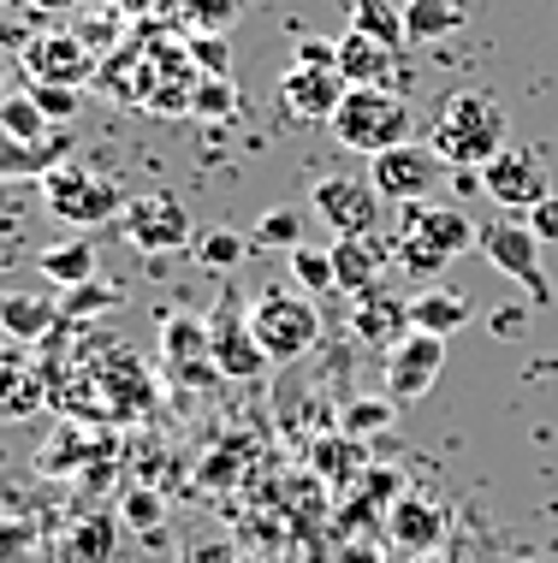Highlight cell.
I'll list each match as a JSON object with an SVG mask.
<instances>
[{
    "instance_id": "7c38bea8",
    "label": "cell",
    "mask_w": 558,
    "mask_h": 563,
    "mask_svg": "<svg viewBox=\"0 0 558 563\" xmlns=\"http://www.w3.org/2000/svg\"><path fill=\"white\" fill-rule=\"evenodd\" d=\"M161 362H167V374L178 386H215L220 362H215L208 321H196V314H167V327H161Z\"/></svg>"
},
{
    "instance_id": "484cf974",
    "label": "cell",
    "mask_w": 558,
    "mask_h": 563,
    "mask_svg": "<svg viewBox=\"0 0 558 563\" xmlns=\"http://www.w3.org/2000/svg\"><path fill=\"white\" fill-rule=\"evenodd\" d=\"M190 250H196V262H203V267H215V273H232L238 262H244L250 238H244V232H232V225H203Z\"/></svg>"
},
{
    "instance_id": "8fae6325",
    "label": "cell",
    "mask_w": 558,
    "mask_h": 563,
    "mask_svg": "<svg viewBox=\"0 0 558 563\" xmlns=\"http://www.w3.org/2000/svg\"><path fill=\"white\" fill-rule=\"evenodd\" d=\"M208 339H215V362H220V379H255L267 368V350L250 327V309H238V297L226 291L208 314Z\"/></svg>"
},
{
    "instance_id": "ab89813d",
    "label": "cell",
    "mask_w": 558,
    "mask_h": 563,
    "mask_svg": "<svg viewBox=\"0 0 558 563\" xmlns=\"http://www.w3.org/2000/svg\"><path fill=\"white\" fill-rule=\"evenodd\" d=\"M0 7H12V0H0Z\"/></svg>"
},
{
    "instance_id": "277c9868",
    "label": "cell",
    "mask_w": 558,
    "mask_h": 563,
    "mask_svg": "<svg viewBox=\"0 0 558 563\" xmlns=\"http://www.w3.org/2000/svg\"><path fill=\"white\" fill-rule=\"evenodd\" d=\"M475 250L488 255V262L500 267L517 291H529L540 309L552 302V279H547V267H540V238H535L529 214H493V220H481Z\"/></svg>"
},
{
    "instance_id": "74e56055",
    "label": "cell",
    "mask_w": 558,
    "mask_h": 563,
    "mask_svg": "<svg viewBox=\"0 0 558 563\" xmlns=\"http://www.w3.org/2000/svg\"><path fill=\"white\" fill-rule=\"evenodd\" d=\"M0 101H7V59H0Z\"/></svg>"
},
{
    "instance_id": "2e32d148",
    "label": "cell",
    "mask_w": 558,
    "mask_h": 563,
    "mask_svg": "<svg viewBox=\"0 0 558 563\" xmlns=\"http://www.w3.org/2000/svg\"><path fill=\"white\" fill-rule=\"evenodd\" d=\"M333 48H339V78L351 84V89H357V84L392 89V78H398V48H386V42L363 36V30L344 24L339 36H333Z\"/></svg>"
},
{
    "instance_id": "5bb4252c",
    "label": "cell",
    "mask_w": 558,
    "mask_h": 563,
    "mask_svg": "<svg viewBox=\"0 0 558 563\" xmlns=\"http://www.w3.org/2000/svg\"><path fill=\"white\" fill-rule=\"evenodd\" d=\"M24 71L30 84H89L96 78V48L78 36V30H54V36H36L24 48Z\"/></svg>"
},
{
    "instance_id": "603a6c76",
    "label": "cell",
    "mask_w": 558,
    "mask_h": 563,
    "mask_svg": "<svg viewBox=\"0 0 558 563\" xmlns=\"http://www.w3.org/2000/svg\"><path fill=\"white\" fill-rule=\"evenodd\" d=\"M357 339H386V332H411V302H398L392 291H381V285H374V291H363L357 297Z\"/></svg>"
},
{
    "instance_id": "ffe728a7",
    "label": "cell",
    "mask_w": 558,
    "mask_h": 563,
    "mask_svg": "<svg viewBox=\"0 0 558 563\" xmlns=\"http://www.w3.org/2000/svg\"><path fill=\"white\" fill-rule=\"evenodd\" d=\"M54 321H66V309H59L54 297H36V291H7V297H0V327H7L19 344L48 339Z\"/></svg>"
},
{
    "instance_id": "8992f818",
    "label": "cell",
    "mask_w": 558,
    "mask_h": 563,
    "mask_svg": "<svg viewBox=\"0 0 558 563\" xmlns=\"http://www.w3.org/2000/svg\"><path fill=\"white\" fill-rule=\"evenodd\" d=\"M119 232L138 243L143 255H173V250H190L196 243V220L185 214L178 196L155 190V196H131L125 214H119Z\"/></svg>"
},
{
    "instance_id": "f1b7e54d",
    "label": "cell",
    "mask_w": 558,
    "mask_h": 563,
    "mask_svg": "<svg viewBox=\"0 0 558 563\" xmlns=\"http://www.w3.org/2000/svg\"><path fill=\"white\" fill-rule=\"evenodd\" d=\"M185 54H190L196 78H226V71H232V48H226V36H220V30H196Z\"/></svg>"
},
{
    "instance_id": "d4e9b609",
    "label": "cell",
    "mask_w": 558,
    "mask_h": 563,
    "mask_svg": "<svg viewBox=\"0 0 558 563\" xmlns=\"http://www.w3.org/2000/svg\"><path fill=\"white\" fill-rule=\"evenodd\" d=\"M351 30H363V36L386 42V48H404V12L392 7V0H351Z\"/></svg>"
},
{
    "instance_id": "8d00e7d4",
    "label": "cell",
    "mask_w": 558,
    "mask_h": 563,
    "mask_svg": "<svg viewBox=\"0 0 558 563\" xmlns=\"http://www.w3.org/2000/svg\"><path fill=\"white\" fill-rule=\"evenodd\" d=\"M12 344H19V339H12L7 327H0V368H12Z\"/></svg>"
},
{
    "instance_id": "30bf717a",
    "label": "cell",
    "mask_w": 558,
    "mask_h": 563,
    "mask_svg": "<svg viewBox=\"0 0 558 563\" xmlns=\"http://www.w3.org/2000/svg\"><path fill=\"white\" fill-rule=\"evenodd\" d=\"M440 368H446V339H434V332H404V339L386 350V398L392 404H422L440 386Z\"/></svg>"
},
{
    "instance_id": "cb8c5ba5",
    "label": "cell",
    "mask_w": 558,
    "mask_h": 563,
    "mask_svg": "<svg viewBox=\"0 0 558 563\" xmlns=\"http://www.w3.org/2000/svg\"><path fill=\"white\" fill-rule=\"evenodd\" d=\"M0 131H12L19 143H48V136H54L59 125L36 108V96H30V89H19V96L0 101Z\"/></svg>"
},
{
    "instance_id": "9c48e42d",
    "label": "cell",
    "mask_w": 558,
    "mask_h": 563,
    "mask_svg": "<svg viewBox=\"0 0 558 563\" xmlns=\"http://www.w3.org/2000/svg\"><path fill=\"white\" fill-rule=\"evenodd\" d=\"M481 190H488L505 214H529L535 202H547V196H552L540 155H535V148H517V143H505L500 155L481 166Z\"/></svg>"
},
{
    "instance_id": "52a82bcc",
    "label": "cell",
    "mask_w": 558,
    "mask_h": 563,
    "mask_svg": "<svg viewBox=\"0 0 558 563\" xmlns=\"http://www.w3.org/2000/svg\"><path fill=\"white\" fill-rule=\"evenodd\" d=\"M440 173H446V161L434 155V143H422V136H411V143H398V148H386V155L369 161V178L386 202H428V190L440 185Z\"/></svg>"
},
{
    "instance_id": "d6a6232c",
    "label": "cell",
    "mask_w": 558,
    "mask_h": 563,
    "mask_svg": "<svg viewBox=\"0 0 558 563\" xmlns=\"http://www.w3.org/2000/svg\"><path fill=\"white\" fill-rule=\"evenodd\" d=\"M392 409H398V404L357 398V404H351V416H344V428H351V433H374V428H386V421H392Z\"/></svg>"
},
{
    "instance_id": "9a60e30c",
    "label": "cell",
    "mask_w": 558,
    "mask_h": 563,
    "mask_svg": "<svg viewBox=\"0 0 558 563\" xmlns=\"http://www.w3.org/2000/svg\"><path fill=\"white\" fill-rule=\"evenodd\" d=\"M398 238H416L428 243L434 255H446V262H458L463 250H475L481 225L463 214V208H434V202H404V225Z\"/></svg>"
},
{
    "instance_id": "d6986e66",
    "label": "cell",
    "mask_w": 558,
    "mask_h": 563,
    "mask_svg": "<svg viewBox=\"0 0 558 563\" xmlns=\"http://www.w3.org/2000/svg\"><path fill=\"white\" fill-rule=\"evenodd\" d=\"M470 297L451 291V285H428V291L411 297V332H434V339H451L458 327H470Z\"/></svg>"
},
{
    "instance_id": "7402d4cb",
    "label": "cell",
    "mask_w": 558,
    "mask_h": 563,
    "mask_svg": "<svg viewBox=\"0 0 558 563\" xmlns=\"http://www.w3.org/2000/svg\"><path fill=\"white\" fill-rule=\"evenodd\" d=\"M463 0H404V36L411 42H440L451 30H463Z\"/></svg>"
},
{
    "instance_id": "e0dca14e",
    "label": "cell",
    "mask_w": 558,
    "mask_h": 563,
    "mask_svg": "<svg viewBox=\"0 0 558 563\" xmlns=\"http://www.w3.org/2000/svg\"><path fill=\"white\" fill-rule=\"evenodd\" d=\"M386 267H392V238H339V243H333L339 291H351V297L374 291Z\"/></svg>"
},
{
    "instance_id": "5b68a950",
    "label": "cell",
    "mask_w": 558,
    "mask_h": 563,
    "mask_svg": "<svg viewBox=\"0 0 558 563\" xmlns=\"http://www.w3.org/2000/svg\"><path fill=\"white\" fill-rule=\"evenodd\" d=\"M42 202H48L66 225H84V232L125 214V196H119L113 178L89 173V166H72V161H59L54 173L42 178Z\"/></svg>"
},
{
    "instance_id": "4316f807",
    "label": "cell",
    "mask_w": 558,
    "mask_h": 563,
    "mask_svg": "<svg viewBox=\"0 0 558 563\" xmlns=\"http://www.w3.org/2000/svg\"><path fill=\"white\" fill-rule=\"evenodd\" d=\"M292 273H297V291H309V297L339 291L333 250H315V243H297V250H292Z\"/></svg>"
},
{
    "instance_id": "44dd1931",
    "label": "cell",
    "mask_w": 558,
    "mask_h": 563,
    "mask_svg": "<svg viewBox=\"0 0 558 563\" xmlns=\"http://www.w3.org/2000/svg\"><path fill=\"white\" fill-rule=\"evenodd\" d=\"M36 267L48 273L54 285H66V291H78V285H89V279H96V243H89V238L48 243V250L36 255Z\"/></svg>"
},
{
    "instance_id": "7a4b0ae2",
    "label": "cell",
    "mask_w": 558,
    "mask_h": 563,
    "mask_svg": "<svg viewBox=\"0 0 558 563\" xmlns=\"http://www.w3.org/2000/svg\"><path fill=\"white\" fill-rule=\"evenodd\" d=\"M333 143L344 148H357V155H386V148H398V143H411L416 136V119H411V101L404 96H392V89H374V84H357L351 96L339 101V113H333Z\"/></svg>"
},
{
    "instance_id": "ac0fdd59",
    "label": "cell",
    "mask_w": 558,
    "mask_h": 563,
    "mask_svg": "<svg viewBox=\"0 0 558 563\" xmlns=\"http://www.w3.org/2000/svg\"><path fill=\"white\" fill-rule=\"evenodd\" d=\"M66 148H72V136L66 131H54L48 143H19L12 131H0V178H48L59 161H66Z\"/></svg>"
},
{
    "instance_id": "e575fe53",
    "label": "cell",
    "mask_w": 558,
    "mask_h": 563,
    "mask_svg": "<svg viewBox=\"0 0 558 563\" xmlns=\"http://www.w3.org/2000/svg\"><path fill=\"white\" fill-rule=\"evenodd\" d=\"M297 66H333L339 71V48H333V42H297Z\"/></svg>"
},
{
    "instance_id": "4fadbf2b",
    "label": "cell",
    "mask_w": 558,
    "mask_h": 563,
    "mask_svg": "<svg viewBox=\"0 0 558 563\" xmlns=\"http://www.w3.org/2000/svg\"><path fill=\"white\" fill-rule=\"evenodd\" d=\"M344 96H351V84H344L333 66H297V59H292L285 78H280L285 113L304 119V125H333V113H339Z\"/></svg>"
},
{
    "instance_id": "f546056e",
    "label": "cell",
    "mask_w": 558,
    "mask_h": 563,
    "mask_svg": "<svg viewBox=\"0 0 558 563\" xmlns=\"http://www.w3.org/2000/svg\"><path fill=\"white\" fill-rule=\"evenodd\" d=\"M190 108L203 113V119H226L238 108V89L226 84V78H196V89H190Z\"/></svg>"
},
{
    "instance_id": "1f68e13d",
    "label": "cell",
    "mask_w": 558,
    "mask_h": 563,
    "mask_svg": "<svg viewBox=\"0 0 558 563\" xmlns=\"http://www.w3.org/2000/svg\"><path fill=\"white\" fill-rule=\"evenodd\" d=\"M30 96H36V108L54 119V125H66L72 113H78V89L72 84H30Z\"/></svg>"
},
{
    "instance_id": "83f0119b",
    "label": "cell",
    "mask_w": 558,
    "mask_h": 563,
    "mask_svg": "<svg viewBox=\"0 0 558 563\" xmlns=\"http://www.w3.org/2000/svg\"><path fill=\"white\" fill-rule=\"evenodd\" d=\"M297 232H304V220H297V208H267V214L255 220L250 243H255V250H285V255H292L297 243H304Z\"/></svg>"
},
{
    "instance_id": "6da1fadb",
    "label": "cell",
    "mask_w": 558,
    "mask_h": 563,
    "mask_svg": "<svg viewBox=\"0 0 558 563\" xmlns=\"http://www.w3.org/2000/svg\"><path fill=\"white\" fill-rule=\"evenodd\" d=\"M505 108L488 96V89H451V96L434 108V125H428V143L434 155L458 173H481L493 155L505 148Z\"/></svg>"
},
{
    "instance_id": "ba28073f",
    "label": "cell",
    "mask_w": 558,
    "mask_h": 563,
    "mask_svg": "<svg viewBox=\"0 0 558 563\" xmlns=\"http://www.w3.org/2000/svg\"><path fill=\"white\" fill-rule=\"evenodd\" d=\"M381 202L386 196L374 190V178H315L309 190V208L333 225L339 238H374V225H381Z\"/></svg>"
},
{
    "instance_id": "3957f363",
    "label": "cell",
    "mask_w": 558,
    "mask_h": 563,
    "mask_svg": "<svg viewBox=\"0 0 558 563\" xmlns=\"http://www.w3.org/2000/svg\"><path fill=\"white\" fill-rule=\"evenodd\" d=\"M250 327H255V339H262L267 362H297L315 339H321V314H315L309 291H292V285H267V291L250 302Z\"/></svg>"
},
{
    "instance_id": "f35d334b",
    "label": "cell",
    "mask_w": 558,
    "mask_h": 563,
    "mask_svg": "<svg viewBox=\"0 0 558 563\" xmlns=\"http://www.w3.org/2000/svg\"><path fill=\"white\" fill-rule=\"evenodd\" d=\"M0 267H7V255H0Z\"/></svg>"
},
{
    "instance_id": "836d02e7",
    "label": "cell",
    "mask_w": 558,
    "mask_h": 563,
    "mask_svg": "<svg viewBox=\"0 0 558 563\" xmlns=\"http://www.w3.org/2000/svg\"><path fill=\"white\" fill-rule=\"evenodd\" d=\"M529 225H535L540 243H558V196H547V202L529 208Z\"/></svg>"
},
{
    "instance_id": "d590c367",
    "label": "cell",
    "mask_w": 558,
    "mask_h": 563,
    "mask_svg": "<svg viewBox=\"0 0 558 563\" xmlns=\"http://www.w3.org/2000/svg\"><path fill=\"white\" fill-rule=\"evenodd\" d=\"M30 12H42V19H59V12H72L78 0H24Z\"/></svg>"
},
{
    "instance_id": "4dcf8cb0",
    "label": "cell",
    "mask_w": 558,
    "mask_h": 563,
    "mask_svg": "<svg viewBox=\"0 0 558 563\" xmlns=\"http://www.w3.org/2000/svg\"><path fill=\"white\" fill-rule=\"evenodd\" d=\"M36 404H42L36 374H24V368H0V409H36Z\"/></svg>"
}]
</instances>
